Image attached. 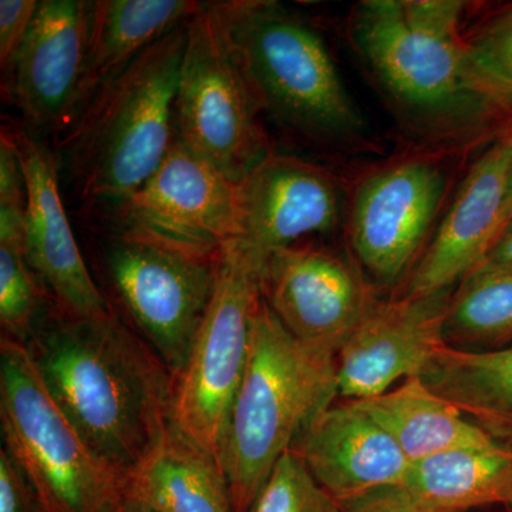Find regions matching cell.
Here are the masks:
<instances>
[{"mask_svg":"<svg viewBox=\"0 0 512 512\" xmlns=\"http://www.w3.org/2000/svg\"><path fill=\"white\" fill-rule=\"evenodd\" d=\"M25 346L60 409L124 477L173 423L174 377L117 311L83 318L50 301Z\"/></svg>","mask_w":512,"mask_h":512,"instance_id":"cell-1","label":"cell"},{"mask_svg":"<svg viewBox=\"0 0 512 512\" xmlns=\"http://www.w3.org/2000/svg\"><path fill=\"white\" fill-rule=\"evenodd\" d=\"M454 0H363L350 37L396 110L423 133L451 137L505 107L471 63Z\"/></svg>","mask_w":512,"mask_h":512,"instance_id":"cell-2","label":"cell"},{"mask_svg":"<svg viewBox=\"0 0 512 512\" xmlns=\"http://www.w3.org/2000/svg\"><path fill=\"white\" fill-rule=\"evenodd\" d=\"M188 22L106 84L62 137L70 177L86 207L106 210L126 200L173 146Z\"/></svg>","mask_w":512,"mask_h":512,"instance_id":"cell-3","label":"cell"},{"mask_svg":"<svg viewBox=\"0 0 512 512\" xmlns=\"http://www.w3.org/2000/svg\"><path fill=\"white\" fill-rule=\"evenodd\" d=\"M338 396L336 356L293 338L262 298L221 446L232 511L251 510L279 458Z\"/></svg>","mask_w":512,"mask_h":512,"instance_id":"cell-4","label":"cell"},{"mask_svg":"<svg viewBox=\"0 0 512 512\" xmlns=\"http://www.w3.org/2000/svg\"><path fill=\"white\" fill-rule=\"evenodd\" d=\"M215 3L261 113L318 143L365 137V117L318 30L276 2Z\"/></svg>","mask_w":512,"mask_h":512,"instance_id":"cell-5","label":"cell"},{"mask_svg":"<svg viewBox=\"0 0 512 512\" xmlns=\"http://www.w3.org/2000/svg\"><path fill=\"white\" fill-rule=\"evenodd\" d=\"M3 447L40 512H117L124 476L101 460L49 393L22 343L0 339Z\"/></svg>","mask_w":512,"mask_h":512,"instance_id":"cell-6","label":"cell"},{"mask_svg":"<svg viewBox=\"0 0 512 512\" xmlns=\"http://www.w3.org/2000/svg\"><path fill=\"white\" fill-rule=\"evenodd\" d=\"M261 109L242 73L215 2H201L187 29L175 138L225 177L241 183L274 153Z\"/></svg>","mask_w":512,"mask_h":512,"instance_id":"cell-7","label":"cell"},{"mask_svg":"<svg viewBox=\"0 0 512 512\" xmlns=\"http://www.w3.org/2000/svg\"><path fill=\"white\" fill-rule=\"evenodd\" d=\"M262 264L238 241L222 249L217 288L174 380V426L218 466L229 412L247 369L252 318L262 299Z\"/></svg>","mask_w":512,"mask_h":512,"instance_id":"cell-8","label":"cell"},{"mask_svg":"<svg viewBox=\"0 0 512 512\" xmlns=\"http://www.w3.org/2000/svg\"><path fill=\"white\" fill-rule=\"evenodd\" d=\"M103 259L111 291L131 328L177 379L217 288L221 254H195L111 231Z\"/></svg>","mask_w":512,"mask_h":512,"instance_id":"cell-9","label":"cell"},{"mask_svg":"<svg viewBox=\"0 0 512 512\" xmlns=\"http://www.w3.org/2000/svg\"><path fill=\"white\" fill-rule=\"evenodd\" d=\"M111 231L217 256L237 241L238 184L175 138L156 173L106 208Z\"/></svg>","mask_w":512,"mask_h":512,"instance_id":"cell-10","label":"cell"},{"mask_svg":"<svg viewBox=\"0 0 512 512\" xmlns=\"http://www.w3.org/2000/svg\"><path fill=\"white\" fill-rule=\"evenodd\" d=\"M261 292L293 338L335 356L377 302L345 256L315 245L266 255Z\"/></svg>","mask_w":512,"mask_h":512,"instance_id":"cell-11","label":"cell"},{"mask_svg":"<svg viewBox=\"0 0 512 512\" xmlns=\"http://www.w3.org/2000/svg\"><path fill=\"white\" fill-rule=\"evenodd\" d=\"M447 177L429 158L376 171L357 187L350 241L360 264L383 285L412 274L446 197Z\"/></svg>","mask_w":512,"mask_h":512,"instance_id":"cell-12","label":"cell"},{"mask_svg":"<svg viewBox=\"0 0 512 512\" xmlns=\"http://www.w3.org/2000/svg\"><path fill=\"white\" fill-rule=\"evenodd\" d=\"M92 2L40 0L3 84L32 128L66 134L82 110Z\"/></svg>","mask_w":512,"mask_h":512,"instance_id":"cell-13","label":"cell"},{"mask_svg":"<svg viewBox=\"0 0 512 512\" xmlns=\"http://www.w3.org/2000/svg\"><path fill=\"white\" fill-rule=\"evenodd\" d=\"M25 175L26 259L52 301L83 318H107L116 312L94 282L77 245L60 195L59 161L28 128L10 126Z\"/></svg>","mask_w":512,"mask_h":512,"instance_id":"cell-14","label":"cell"},{"mask_svg":"<svg viewBox=\"0 0 512 512\" xmlns=\"http://www.w3.org/2000/svg\"><path fill=\"white\" fill-rule=\"evenodd\" d=\"M451 293L376 302L336 356L339 396L366 400L423 376L447 345L444 319Z\"/></svg>","mask_w":512,"mask_h":512,"instance_id":"cell-15","label":"cell"},{"mask_svg":"<svg viewBox=\"0 0 512 512\" xmlns=\"http://www.w3.org/2000/svg\"><path fill=\"white\" fill-rule=\"evenodd\" d=\"M340 220L338 178L303 158L274 151L238 184L237 241L262 261L299 239L335 231Z\"/></svg>","mask_w":512,"mask_h":512,"instance_id":"cell-16","label":"cell"},{"mask_svg":"<svg viewBox=\"0 0 512 512\" xmlns=\"http://www.w3.org/2000/svg\"><path fill=\"white\" fill-rule=\"evenodd\" d=\"M508 128L478 157L409 276L407 298L450 292L481 265L504 228L510 173Z\"/></svg>","mask_w":512,"mask_h":512,"instance_id":"cell-17","label":"cell"},{"mask_svg":"<svg viewBox=\"0 0 512 512\" xmlns=\"http://www.w3.org/2000/svg\"><path fill=\"white\" fill-rule=\"evenodd\" d=\"M291 451L340 505L403 487L413 468L393 437L353 402L320 412Z\"/></svg>","mask_w":512,"mask_h":512,"instance_id":"cell-18","label":"cell"},{"mask_svg":"<svg viewBox=\"0 0 512 512\" xmlns=\"http://www.w3.org/2000/svg\"><path fill=\"white\" fill-rule=\"evenodd\" d=\"M124 504L146 512H234L217 461L173 423L124 477Z\"/></svg>","mask_w":512,"mask_h":512,"instance_id":"cell-19","label":"cell"},{"mask_svg":"<svg viewBox=\"0 0 512 512\" xmlns=\"http://www.w3.org/2000/svg\"><path fill=\"white\" fill-rule=\"evenodd\" d=\"M349 402L376 420L413 464L454 451L503 446L434 393L421 376L372 399Z\"/></svg>","mask_w":512,"mask_h":512,"instance_id":"cell-20","label":"cell"},{"mask_svg":"<svg viewBox=\"0 0 512 512\" xmlns=\"http://www.w3.org/2000/svg\"><path fill=\"white\" fill-rule=\"evenodd\" d=\"M200 6L192 0H94L79 117L106 84L148 47L185 25Z\"/></svg>","mask_w":512,"mask_h":512,"instance_id":"cell-21","label":"cell"},{"mask_svg":"<svg viewBox=\"0 0 512 512\" xmlns=\"http://www.w3.org/2000/svg\"><path fill=\"white\" fill-rule=\"evenodd\" d=\"M433 512H464L512 498V450L500 446L443 454L413 464L403 485Z\"/></svg>","mask_w":512,"mask_h":512,"instance_id":"cell-22","label":"cell"},{"mask_svg":"<svg viewBox=\"0 0 512 512\" xmlns=\"http://www.w3.org/2000/svg\"><path fill=\"white\" fill-rule=\"evenodd\" d=\"M421 377L463 413L512 421V346L474 350L446 345Z\"/></svg>","mask_w":512,"mask_h":512,"instance_id":"cell-23","label":"cell"},{"mask_svg":"<svg viewBox=\"0 0 512 512\" xmlns=\"http://www.w3.org/2000/svg\"><path fill=\"white\" fill-rule=\"evenodd\" d=\"M512 336V269L477 268L448 301L447 345H485Z\"/></svg>","mask_w":512,"mask_h":512,"instance_id":"cell-24","label":"cell"},{"mask_svg":"<svg viewBox=\"0 0 512 512\" xmlns=\"http://www.w3.org/2000/svg\"><path fill=\"white\" fill-rule=\"evenodd\" d=\"M50 301L26 259L23 238H0L2 336L26 345Z\"/></svg>","mask_w":512,"mask_h":512,"instance_id":"cell-25","label":"cell"},{"mask_svg":"<svg viewBox=\"0 0 512 512\" xmlns=\"http://www.w3.org/2000/svg\"><path fill=\"white\" fill-rule=\"evenodd\" d=\"M249 512H343L342 505L289 450L279 458Z\"/></svg>","mask_w":512,"mask_h":512,"instance_id":"cell-26","label":"cell"},{"mask_svg":"<svg viewBox=\"0 0 512 512\" xmlns=\"http://www.w3.org/2000/svg\"><path fill=\"white\" fill-rule=\"evenodd\" d=\"M471 63L485 89L505 107L512 104V3L466 35Z\"/></svg>","mask_w":512,"mask_h":512,"instance_id":"cell-27","label":"cell"},{"mask_svg":"<svg viewBox=\"0 0 512 512\" xmlns=\"http://www.w3.org/2000/svg\"><path fill=\"white\" fill-rule=\"evenodd\" d=\"M37 0H2L0 2V69L3 82H8L13 63L28 36Z\"/></svg>","mask_w":512,"mask_h":512,"instance_id":"cell-28","label":"cell"},{"mask_svg":"<svg viewBox=\"0 0 512 512\" xmlns=\"http://www.w3.org/2000/svg\"><path fill=\"white\" fill-rule=\"evenodd\" d=\"M0 512H40L32 485L5 448L0 450Z\"/></svg>","mask_w":512,"mask_h":512,"instance_id":"cell-29","label":"cell"},{"mask_svg":"<svg viewBox=\"0 0 512 512\" xmlns=\"http://www.w3.org/2000/svg\"><path fill=\"white\" fill-rule=\"evenodd\" d=\"M343 512H433L403 487L387 488L342 505Z\"/></svg>","mask_w":512,"mask_h":512,"instance_id":"cell-30","label":"cell"},{"mask_svg":"<svg viewBox=\"0 0 512 512\" xmlns=\"http://www.w3.org/2000/svg\"><path fill=\"white\" fill-rule=\"evenodd\" d=\"M478 268L512 269V220L505 225L493 248Z\"/></svg>","mask_w":512,"mask_h":512,"instance_id":"cell-31","label":"cell"},{"mask_svg":"<svg viewBox=\"0 0 512 512\" xmlns=\"http://www.w3.org/2000/svg\"><path fill=\"white\" fill-rule=\"evenodd\" d=\"M508 134L511 140L510 173H508L507 202H505L504 227L512 220V123L508 126Z\"/></svg>","mask_w":512,"mask_h":512,"instance_id":"cell-32","label":"cell"},{"mask_svg":"<svg viewBox=\"0 0 512 512\" xmlns=\"http://www.w3.org/2000/svg\"><path fill=\"white\" fill-rule=\"evenodd\" d=\"M117 512H146V511H141V510H138V508L131 507V505L123 504V505H121L119 510H117Z\"/></svg>","mask_w":512,"mask_h":512,"instance_id":"cell-33","label":"cell"}]
</instances>
